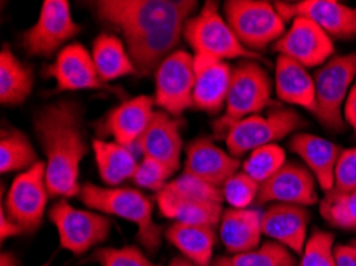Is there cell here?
<instances>
[{"instance_id":"cell-4","label":"cell","mask_w":356,"mask_h":266,"mask_svg":"<svg viewBox=\"0 0 356 266\" xmlns=\"http://www.w3.org/2000/svg\"><path fill=\"white\" fill-rule=\"evenodd\" d=\"M272 102V81L257 61L245 59L232 69V80L222 117L213 123L218 138L225 139L229 129L245 118L257 115Z\"/></svg>"},{"instance_id":"cell-44","label":"cell","mask_w":356,"mask_h":266,"mask_svg":"<svg viewBox=\"0 0 356 266\" xmlns=\"http://www.w3.org/2000/svg\"><path fill=\"white\" fill-rule=\"evenodd\" d=\"M168 266H197L193 262H191V260L186 258V257H176L171 260V263Z\"/></svg>"},{"instance_id":"cell-15","label":"cell","mask_w":356,"mask_h":266,"mask_svg":"<svg viewBox=\"0 0 356 266\" xmlns=\"http://www.w3.org/2000/svg\"><path fill=\"white\" fill-rule=\"evenodd\" d=\"M257 204L314 206L318 203L316 178L299 163H286L272 178L262 183Z\"/></svg>"},{"instance_id":"cell-39","label":"cell","mask_w":356,"mask_h":266,"mask_svg":"<svg viewBox=\"0 0 356 266\" xmlns=\"http://www.w3.org/2000/svg\"><path fill=\"white\" fill-rule=\"evenodd\" d=\"M356 190V147L345 149L334 169V188L331 192L350 193Z\"/></svg>"},{"instance_id":"cell-1","label":"cell","mask_w":356,"mask_h":266,"mask_svg":"<svg viewBox=\"0 0 356 266\" xmlns=\"http://www.w3.org/2000/svg\"><path fill=\"white\" fill-rule=\"evenodd\" d=\"M197 5L195 0H99L93 7L102 23L122 32L138 74L149 75L176 51Z\"/></svg>"},{"instance_id":"cell-18","label":"cell","mask_w":356,"mask_h":266,"mask_svg":"<svg viewBox=\"0 0 356 266\" xmlns=\"http://www.w3.org/2000/svg\"><path fill=\"white\" fill-rule=\"evenodd\" d=\"M232 69L234 67H230L225 61L193 54V107L209 115L222 110L229 93Z\"/></svg>"},{"instance_id":"cell-14","label":"cell","mask_w":356,"mask_h":266,"mask_svg":"<svg viewBox=\"0 0 356 266\" xmlns=\"http://www.w3.org/2000/svg\"><path fill=\"white\" fill-rule=\"evenodd\" d=\"M275 8L284 21L307 18L326 32L331 39L356 37V8L337 0H300V2H277Z\"/></svg>"},{"instance_id":"cell-31","label":"cell","mask_w":356,"mask_h":266,"mask_svg":"<svg viewBox=\"0 0 356 266\" xmlns=\"http://www.w3.org/2000/svg\"><path fill=\"white\" fill-rule=\"evenodd\" d=\"M211 266H296V258L289 249L267 241L254 251L216 257Z\"/></svg>"},{"instance_id":"cell-40","label":"cell","mask_w":356,"mask_h":266,"mask_svg":"<svg viewBox=\"0 0 356 266\" xmlns=\"http://www.w3.org/2000/svg\"><path fill=\"white\" fill-rule=\"evenodd\" d=\"M336 266H356V246L355 244H339L334 249Z\"/></svg>"},{"instance_id":"cell-26","label":"cell","mask_w":356,"mask_h":266,"mask_svg":"<svg viewBox=\"0 0 356 266\" xmlns=\"http://www.w3.org/2000/svg\"><path fill=\"white\" fill-rule=\"evenodd\" d=\"M91 145H93L99 177L106 187H120L128 178L134 177L139 163L133 150L117 144L115 140L107 142L102 139H95Z\"/></svg>"},{"instance_id":"cell-8","label":"cell","mask_w":356,"mask_h":266,"mask_svg":"<svg viewBox=\"0 0 356 266\" xmlns=\"http://www.w3.org/2000/svg\"><path fill=\"white\" fill-rule=\"evenodd\" d=\"M305 124L304 118L293 108L275 107L266 115L257 113L234 124L225 135V144L229 153L240 158L261 147L277 144L286 135L298 134Z\"/></svg>"},{"instance_id":"cell-11","label":"cell","mask_w":356,"mask_h":266,"mask_svg":"<svg viewBox=\"0 0 356 266\" xmlns=\"http://www.w3.org/2000/svg\"><path fill=\"white\" fill-rule=\"evenodd\" d=\"M193 56L184 50H176L155 70V106L171 117L193 107Z\"/></svg>"},{"instance_id":"cell-7","label":"cell","mask_w":356,"mask_h":266,"mask_svg":"<svg viewBox=\"0 0 356 266\" xmlns=\"http://www.w3.org/2000/svg\"><path fill=\"white\" fill-rule=\"evenodd\" d=\"M224 15L241 45L257 54L286 32L284 19L275 3L266 0H229L224 3Z\"/></svg>"},{"instance_id":"cell-22","label":"cell","mask_w":356,"mask_h":266,"mask_svg":"<svg viewBox=\"0 0 356 266\" xmlns=\"http://www.w3.org/2000/svg\"><path fill=\"white\" fill-rule=\"evenodd\" d=\"M155 102L149 96L131 97L115 107L104 120L106 131L114 135L117 144L136 150L139 139L154 117ZM136 153V151H134Z\"/></svg>"},{"instance_id":"cell-20","label":"cell","mask_w":356,"mask_h":266,"mask_svg":"<svg viewBox=\"0 0 356 266\" xmlns=\"http://www.w3.org/2000/svg\"><path fill=\"white\" fill-rule=\"evenodd\" d=\"M309 224L310 213L304 206L270 204L262 210L264 236L289 249L293 253L304 252Z\"/></svg>"},{"instance_id":"cell-16","label":"cell","mask_w":356,"mask_h":266,"mask_svg":"<svg viewBox=\"0 0 356 266\" xmlns=\"http://www.w3.org/2000/svg\"><path fill=\"white\" fill-rule=\"evenodd\" d=\"M45 75L55 78L56 91L107 88V83L99 78L91 53L80 43L64 47L58 53L55 63L47 67Z\"/></svg>"},{"instance_id":"cell-5","label":"cell","mask_w":356,"mask_h":266,"mask_svg":"<svg viewBox=\"0 0 356 266\" xmlns=\"http://www.w3.org/2000/svg\"><path fill=\"white\" fill-rule=\"evenodd\" d=\"M314 115L327 131L345 129L343 106L356 80V51L329 59L316 70Z\"/></svg>"},{"instance_id":"cell-45","label":"cell","mask_w":356,"mask_h":266,"mask_svg":"<svg viewBox=\"0 0 356 266\" xmlns=\"http://www.w3.org/2000/svg\"><path fill=\"white\" fill-rule=\"evenodd\" d=\"M355 246H356V242H355Z\"/></svg>"},{"instance_id":"cell-17","label":"cell","mask_w":356,"mask_h":266,"mask_svg":"<svg viewBox=\"0 0 356 266\" xmlns=\"http://www.w3.org/2000/svg\"><path fill=\"white\" fill-rule=\"evenodd\" d=\"M240 169V160L220 149L209 138H197L187 145L184 172L202 178L209 185L222 188Z\"/></svg>"},{"instance_id":"cell-23","label":"cell","mask_w":356,"mask_h":266,"mask_svg":"<svg viewBox=\"0 0 356 266\" xmlns=\"http://www.w3.org/2000/svg\"><path fill=\"white\" fill-rule=\"evenodd\" d=\"M219 236L230 255L254 251L264 236L262 210L225 209L219 222Z\"/></svg>"},{"instance_id":"cell-38","label":"cell","mask_w":356,"mask_h":266,"mask_svg":"<svg viewBox=\"0 0 356 266\" xmlns=\"http://www.w3.org/2000/svg\"><path fill=\"white\" fill-rule=\"evenodd\" d=\"M172 172L168 166L163 165L154 158H143L139 161L138 169L134 172L133 182L136 183L139 188L154 190V192H160L166 187L170 182Z\"/></svg>"},{"instance_id":"cell-34","label":"cell","mask_w":356,"mask_h":266,"mask_svg":"<svg viewBox=\"0 0 356 266\" xmlns=\"http://www.w3.org/2000/svg\"><path fill=\"white\" fill-rule=\"evenodd\" d=\"M163 190L170 192L171 194H175L177 198L208 201V203H224L222 190L209 185L208 182H204L202 178L193 177L191 174L186 172L171 178Z\"/></svg>"},{"instance_id":"cell-19","label":"cell","mask_w":356,"mask_h":266,"mask_svg":"<svg viewBox=\"0 0 356 266\" xmlns=\"http://www.w3.org/2000/svg\"><path fill=\"white\" fill-rule=\"evenodd\" d=\"M134 151H139L143 158H154L163 163L176 172L179 169L182 153L179 120L163 110H155Z\"/></svg>"},{"instance_id":"cell-32","label":"cell","mask_w":356,"mask_h":266,"mask_svg":"<svg viewBox=\"0 0 356 266\" xmlns=\"http://www.w3.org/2000/svg\"><path fill=\"white\" fill-rule=\"evenodd\" d=\"M286 163H288L286 151L278 144H272L252 150L241 165V171L262 185L282 169Z\"/></svg>"},{"instance_id":"cell-37","label":"cell","mask_w":356,"mask_h":266,"mask_svg":"<svg viewBox=\"0 0 356 266\" xmlns=\"http://www.w3.org/2000/svg\"><path fill=\"white\" fill-rule=\"evenodd\" d=\"M91 262L101 266H159L150 262L139 247H104L98 249L91 257Z\"/></svg>"},{"instance_id":"cell-21","label":"cell","mask_w":356,"mask_h":266,"mask_svg":"<svg viewBox=\"0 0 356 266\" xmlns=\"http://www.w3.org/2000/svg\"><path fill=\"white\" fill-rule=\"evenodd\" d=\"M289 150L304 161L323 192H331L334 188V169L342 153L341 147L320 135L298 133L289 140Z\"/></svg>"},{"instance_id":"cell-3","label":"cell","mask_w":356,"mask_h":266,"mask_svg":"<svg viewBox=\"0 0 356 266\" xmlns=\"http://www.w3.org/2000/svg\"><path fill=\"white\" fill-rule=\"evenodd\" d=\"M79 198L99 214L115 215L136 226L138 241L149 252H157L163 228L154 222V203L143 192L123 187H99L83 183Z\"/></svg>"},{"instance_id":"cell-12","label":"cell","mask_w":356,"mask_h":266,"mask_svg":"<svg viewBox=\"0 0 356 266\" xmlns=\"http://www.w3.org/2000/svg\"><path fill=\"white\" fill-rule=\"evenodd\" d=\"M79 32L80 26L72 18L67 0H45L39 19L24 32L21 40L31 56H51Z\"/></svg>"},{"instance_id":"cell-2","label":"cell","mask_w":356,"mask_h":266,"mask_svg":"<svg viewBox=\"0 0 356 266\" xmlns=\"http://www.w3.org/2000/svg\"><path fill=\"white\" fill-rule=\"evenodd\" d=\"M34 131L45 153V178L51 198L79 197L80 163L88 153L83 112L77 102L58 101L34 115Z\"/></svg>"},{"instance_id":"cell-30","label":"cell","mask_w":356,"mask_h":266,"mask_svg":"<svg viewBox=\"0 0 356 266\" xmlns=\"http://www.w3.org/2000/svg\"><path fill=\"white\" fill-rule=\"evenodd\" d=\"M37 153L24 133L15 128H3L0 134V171L2 174L28 171L37 165Z\"/></svg>"},{"instance_id":"cell-29","label":"cell","mask_w":356,"mask_h":266,"mask_svg":"<svg viewBox=\"0 0 356 266\" xmlns=\"http://www.w3.org/2000/svg\"><path fill=\"white\" fill-rule=\"evenodd\" d=\"M91 58H93L99 78L104 83L138 74L127 47L114 34H101L96 37Z\"/></svg>"},{"instance_id":"cell-42","label":"cell","mask_w":356,"mask_h":266,"mask_svg":"<svg viewBox=\"0 0 356 266\" xmlns=\"http://www.w3.org/2000/svg\"><path fill=\"white\" fill-rule=\"evenodd\" d=\"M343 120H345V123L350 124L353 131L356 133V81L352 86V90H350L347 101H345Z\"/></svg>"},{"instance_id":"cell-43","label":"cell","mask_w":356,"mask_h":266,"mask_svg":"<svg viewBox=\"0 0 356 266\" xmlns=\"http://www.w3.org/2000/svg\"><path fill=\"white\" fill-rule=\"evenodd\" d=\"M0 266H19L18 258L12 252H3L2 257H0Z\"/></svg>"},{"instance_id":"cell-35","label":"cell","mask_w":356,"mask_h":266,"mask_svg":"<svg viewBox=\"0 0 356 266\" xmlns=\"http://www.w3.org/2000/svg\"><path fill=\"white\" fill-rule=\"evenodd\" d=\"M220 190H222L224 201L232 209H251V206L257 201L261 185L252 181L248 174L238 171Z\"/></svg>"},{"instance_id":"cell-13","label":"cell","mask_w":356,"mask_h":266,"mask_svg":"<svg viewBox=\"0 0 356 266\" xmlns=\"http://www.w3.org/2000/svg\"><path fill=\"white\" fill-rule=\"evenodd\" d=\"M278 56L296 61L305 69L321 67L334 58V42L325 31L320 29L314 21L307 18H294L289 29L273 45Z\"/></svg>"},{"instance_id":"cell-25","label":"cell","mask_w":356,"mask_h":266,"mask_svg":"<svg viewBox=\"0 0 356 266\" xmlns=\"http://www.w3.org/2000/svg\"><path fill=\"white\" fill-rule=\"evenodd\" d=\"M160 214L175 222L187 225H219L224 214L222 203H208V201H193L177 198L166 190H160L155 194Z\"/></svg>"},{"instance_id":"cell-9","label":"cell","mask_w":356,"mask_h":266,"mask_svg":"<svg viewBox=\"0 0 356 266\" xmlns=\"http://www.w3.org/2000/svg\"><path fill=\"white\" fill-rule=\"evenodd\" d=\"M64 251L82 255L109 238L111 220L96 210L79 209L67 201H58L48 213Z\"/></svg>"},{"instance_id":"cell-36","label":"cell","mask_w":356,"mask_h":266,"mask_svg":"<svg viewBox=\"0 0 356 266\" xmlns=\"http://www.w3.org/2000/svg\"><path fill=\"white\" fill-rule=\"evenodd\" d=\"M334 236L331 233L315 230L307 240L299 266H336Z\"/></svg>"},{"instance_id":"cell-33","label":"cell","mask_w":356,"mask_h":266,"mask_svg":"<svg viewBox=\"0 0 356 266\" xmlns=\"http://www.w3.org/2000/svg\"><path fill=\"white\" fill-rule=\"evenodd\" d=\"M320 213L329 225L341 230H356V190L350 193H326L320 203Z\"/></svg>"},{"instance_id":"cell-28","label":"cell","mask_w":356,"mask_h":266,"mask_svg":"<svg viewBox=\"0 0 356 266\" xmlns=\"http://www.w3.org/2000/svg\"><path fill=\"white\" fill-rule=\"evenodd\" d=\"M34 88V72L15 56L12 48L3 45L0 53V102L3 106H19Z\"/></svg>"},{"instance_id":"cell-10","label":"cell","mask_w":356,"mask_h":266,"mask_svg":"<svg viewBox=\"0 0 356 266\" xmlns=\"http://www.w3.org/2000/svg\"><path fill=\"white\" fill-rule=\"evenodd\" d=\"M48 198L45 163L39 161L31 169L16 176L2 208L24 233H34L45 217Z\"/></svg>"},{"instance_id":"cell-6","label":"cell","mask_w":356,"mask_h":266,"mask_svg":"<svg viewBox=\"0 0 356 266\" xmlns=\"http://www.w3.org/2000/svg\"><path fill=\"white\" fill-rule=\"evenodd\" d=\"M184 39L195 54H203L219 61L240 58L250 61H262L257 53L246 50L236 39L234 31L222 15L219 13V3L208 0L202 12L193 16L184 26Z\"/></svg>"},{"instance_id":"cell-24","label":"cell","mask_w":356,"mask_h":266,"mask_svg":"<svg viewBox=\"0 0 356 266\" xmlns=\"http://www.w3.org/2000/svg\"><path fill=\"white\" fill-rule=\"evenodd\" d=\"M275 90L278 99L289 106H298L314 112L315 108V80L309 69L293 59L278 56L275 63Z\"/></svg>"},{"instance_id":"cell-41","label":"cell","mask_w":356,"mask_h":266,"mask_svg":"<svg viewBox=\"0 0 356 266\" xmlns=\"http://www.w3.org/2000/svg\"><path fill=\"white\" fill-rule=\"evenodd\" d=\"M23 230H21L18 224H15V222L10 219L5 213V209L2 208L0 210V238H2V241L8 240V238H15L18 235H23Z\"/></svg>"},{"instance_id":"cell-27","label":"cell","mask_w":356,"mask_h":266,"mask_svg":"<svg viewBox=\"0 0 356 266\" xmlns=\"http://www.w3.org/2000/svg\"><path fill=\"white\" fill-rule=\"evenodd\" d=\"M165 236L182 253V257L197 266H211L216 244L214 226L172 224Z\"/></svg>"}]
</instances>
